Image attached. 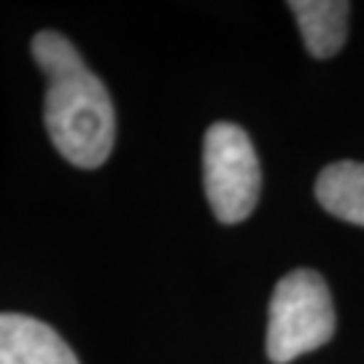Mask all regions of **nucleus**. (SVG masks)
Segmentation results:
<instances>
[{
	"label": "nucleus",
	"instance_id": "obj_1",
	"mask_svg": "<svg viewBox=\"0 0 364 364\" xmlns=\"http://www.w3.org/2000/svg\"><path fill=\"white\" fill-rule=\"evenodd\" d=\"M33 60L46 73L43 122L54 149L76 168H100L117 141V114L105 84L54 30L33 38Z\"/></svg>",
	"mask_w": 364,
	"mask_h": 364
},
{
	"label": "nucleus",
	"instance_id": "obj_2",
	"mask_svg": "<svg viewBox=\"0 0 364 364\" xmlns=\"http://www.w3.org/2000/svg\"><path fill=\"white\" fill-rule=\"evenodd\" d=\"M335 305L326 281L313 270H291L278 281L267 316V356L289 364L321 348L335 335Z\"/></svg>",
	"mask_w": 364,
	"mask_h": 364
},
{
	"label": "nucleus",
	"instance_id": "obj_3",
	"mask_svg": "<svg viewBox=\"0 0 364 364\" xmlns=\"http://www.w3.org/2000/svg\"><path fill=\"white\" fill-rule=\"evenodd\" d=\"M205 197L221 224L248 219L259 203L262 170L254 144L243 127L232 122H216L203 144Z\"/></svg>",
	"mask_w": 364,
	"mask_h": 364
},
{
	"label": "nucleus",
	"instance_id": "obj_4",
	"mask_svg": "<svg viewBox=\"0 0 364 364\" xmlns=\"http://www.w3.org/2000/svg\"><path fill=\"white\" fill-rule=\"evenodd\" d=\"M0 364H78V356L49 324L0 313Z\"/></svg>",
	"mask_w": 364,
	"mask_h": 364
},
{
	"label": "nucleus",
	"instance_id": "obj_5",
	"mask_svg": "<svg viewBox=\"0 0 364 364\" xmlns=\"http://www.w3.org/2000/svg\"><path fill=\"white\" fill-rule=\"evenodd\" d=\"M289 9L302 30L305 49L316 60L338 54L348 36L351 3L346 0H291Z\"/></svg>",
	"mask_w": 364,
	"mask_h": 364
},
{
	"label": "nucleus",
	"instance_id": "obj_6",
	"mask_svg": "<svg viewBox=\"0 0 364 364\" xmlns=\"http://www.w3.org/2000/svg\"><path fill=\"white\" fill-rule=\"evenodd\" d=\"M316 197L326 213L364 227V162L343 159L326 165L316 178Z\"/></svg>",
	"mask_w": 364,
	"mask_h": 364
}]
</instances>
